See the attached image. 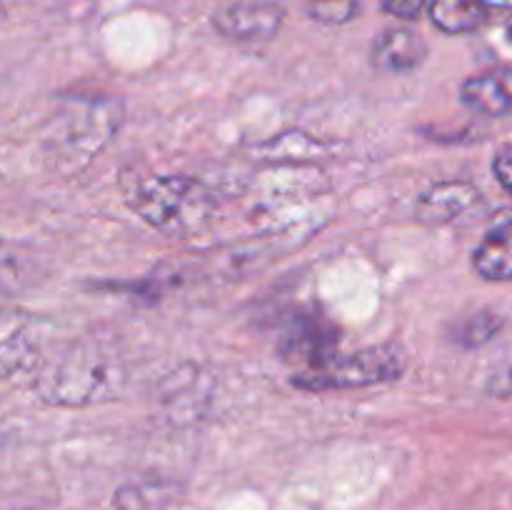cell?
Returning <instances> with one entry per match:
<instances>
[{
	"label": "cell",
	"mask_w": 512,
	"mask_h": 510,
	"mask_svg": "<svg viewBox=\"0 0 512 510\" xmlns=\"http://www.w3.org/2000/svg\"><path fill=\"white\" fill-rule=\"evenodd\" d=\"M123 378V368L115 355L105 353L100 345L78 343L40 365L35 393L50 405L80 408L115 398Z\"/></svg>",
	"instance_id": "1"
},
{
	"label": "cell",
	"mask_w": 512,
	"mask_h": 510,
	"mask_svg": "<svg viewBox=\"0 0 512 510\" xmlns=\"http://www.w3.org/2000/svg\"><path fill=\"white\" fill-rule=\"evenodd\" d=\"M130 205L150 228L188 238L213 220L215 193L188 175H150L130 190Z\"/></svg>",
	"instance_id": "2"
},
{
	"label": "cell",
	"mask_w": 512,
	"mask_h": 510,
	"mask_svg": "<svg viewBox=\"0 0 512 510\" xmlns=\"http://www.w3.org/2000/svg\"><path fill=\"white\" fill-rule=\"evenodd\" d=\"M120 103L108 98H75L53 118L48 155L65 175L80 173L108 145L120 125Z\"/></svg>",
	"instance_id": "3"
},
{
	"label": "cell",
	"mask_w": 512,
	"mask_h": 510,
	"mask_svg": "<svg viewBox=\"0 0 512 510\" xmlns=\"http://www.w3.org/2000/svg\"><path fill=\"white\" fill-rule=\"evenodd\" d=\"M405 370V353L398 345H370L353 355H333L318 368L298 370L293 375V385L303 390H345L380 385L400 378Z\"/></svg>",
	"instance_id": "4"
},
{
	"label": "cell",
	"mask_w": 512,
	"mask_h": 510,
	"mask_svg": "<svg viewBox=\"0 0 512 510\" xmlns=\"http://www.w3.org/2000/svg\"><path fill=\"white\" fill-rule=\"evenodd\" d=\"M38 358L35 320L23 310L0 308V383L28 370Z\"/></svg>",
	"instance_id": "5"
},
{
	"label": "cell",
	"mask_w": 512,
	"mask_h": 510,
	"mask_svg": "<svg viewBox=\"0 0 512 510\" xmlns=\"http://www.w3.org/2000/svg\"><path fill=\"white\" fill-rule=\"evenodd\" d=\"M285 10L275 3H235L213 15V25L230 40H268L280 30Z\"/></svg>",
	"instance_id": "6"
},
{
	"label": "cell",
	"mask_w": 512,
	"mask_h": 510,
	"mask_svg": "<svg viewBox=\"0 0 512 510\" xmlns=\"http://www.w3.org/2000/svg\"><path fill=\"white\" fill-rule=\"evenodd\" d=\"M460 98L473 113L488 118L512 115V65L468 78L460 88Z\"/></svg>",
	"instance_id": "7"
},
{
	"label": "cell",
	"mask_w": 512,
	"mask_h": 510,
	"mask_svg": "<svg viewBox=\"0 0 512 510\" xmlns=\"http://www.w3.org/2000/svg\"><path fill=\"white\" fill-rule=\"evenodd\" d=\"M478 203L480 190L475 185L463 183V180H448V183L433 185L420 195L415 215L428 225H445L458 220Z\"/></svg>",
	"instance_id": "8"
},
{
	"label": "cell",
	"mask_w": 512,
	"mask_h": 510,
	"mask_svg": "<svg viewBox=\"0 0 512 510\" xmlns=\"http://www.w3.org/2000/svg\"><path fill=\"white\" fill-rule=\"evenodd\" d=\"M428 55L423 35L408 28L385 30L373 45V65L385 73H410Z\"/></svg>",
	"instance_id": "9"
},
{
	"label": "cell",
	"mask_w": 512,
	"mask_h": 510,
	"mask_svg": "<svg viewBox=\"0 0 512 510\" xmlns=\"http://www.w3.org/2000/svg\"><path fill=\"white\" fill-rule=\"evenodd\" d=\"M473 268L480 278L505 283L512 280V215L500 218L473 253Z\"/></svg>",
	"instance_id": "10"
},
{
	"label": "cell",
	"mask_w": 512,
	"mask_h": 510,
	"mask_svg": "<svg viewBox=\"0 0 512 510\" xmlns=\"http://www.w3.org/2000/svg\"><path fill=\"white\" fill-rule=\"evenodd\" d=\"M338 338L333 335V330L323 328L320 323H300L293 325L285 335L283 353L285 358L293 360V363H300L303 368H318L325 360L333 358V350Z\"/></svg>",
	"instance_id": "11"
},
{
	"label": "cell",
	"mask_w": 512,
	"mask_h": 510,
	"mask_svg": "<svg viewBox=\"0 0 512 510\" xmlns=\"http://www.w3.org/2000/svg\"><path fill=\"white\" fill-rule=\"evenodd\" d=\"M490 8L483 0H433L430 18L443 33L463 35L475 33L488 23Z\"/></svg>",
	"instance_id": "12"
},
{
	"label": "cell",
	"mask_w": 512,
	"mask_h": 510,
	"mask_svg": "<svg viewBox=\"0 0 512 510\" xmlns=\"http://www.w3.org/2000/svg\"><path fill=\"white\" fill-rule=\"evenodd\" d=\"M33 280V263L20 245L0 238V293H15Z\"/></svg>",
	"instance_id": "13"
},
{
	"label": "cell",
	"mask_w": 512,
	"mask_h": 510,
	"mask_svg": "<svg viewBox=\"0 0 512 510\" xmlns=\"http://www.w3.org/2000/svg\"><path fill=\"white\" fill-rule=\"evenodd\" d=\"M500 328H503L500 315L485 310V313L473 315V318L463 325V330H460V340H463L468 348H478V345H485L488 340H493Z\"/></svg>",
	"instance_id": "14"
},
{
	"label": "cell",
	"mask_w": 512,
	"mask_h": 510,
	"mask_svg": "<svg viewBox=\"0 0 512 510\" xmlns=\"http://www.w3.org/2000/svg\"><path fill=\"white\" fill-rule=\"evenodd\" d=\"M358 10V3L353 0H318L313 8L315 18L325 20V23H345Z\"/></svg>",
	"instance_id": "15"
},
{
	"label": "cell",
	"mask_w": 512,
	"mask_h": 510,
	"mask_svg": "<svg viewBox=\"0 0 512 510\" xmlns=\"http://www.w3.org/2000/svg\"><path fill=\"white\" fill-rule=\"evenodd\" d=\"M113 510H155V500H150L143 490L128 488L115 495Z\"/></svg>",
	"instance_id": "16"
},
{
	"label": "cell",
	"mask_w": 512,
	"mask_h": 510,
	"mask_svg": "<svg viewBox=\"0 0 512 510\" xmlns=\"http://www.w3.org/2000/svg\"><path fill=\"white\" fill-rule=\"evenodd\" d=\"M428 5V0H383V8L385 13L395 15V18H403V20H415L423 8Z\"/></svg>",
	"instance_id": "17"
},
{
	"label": "cell",
	"mask_w": 512,
	"mask_h": 510,
	"mask_svg": "<svg viewBox=\"0 0 512 510\" xmlns=\"http://www.w3.org/2000/svg\"><path fill=\"white\" fill-rule=\"evenodd\" d=\"M493 173L498 178V183L512 193V145L510 148L498 150V155L493 160Z\"/></svg>",
	"instance_id": "18"
},
{
	"label": "cell",
	"mask_w": 512,
	"mask_h": 510,
	"mask_svg": "<svg viewBox=\"0 0 512 510\" xmlns=\"http://www.w3.org/2000/svg\"><path fill=\"white\" fill-rule=\"evenodd\" d=\"M490 43H493V48L498 50L500 55L512 58V18L505 20L503 25H498V28L493 30V35H490Z\"/></svg>",
	"instance_id": "19"
},
{
	"label": "cell",
	"mask_w": 512,
	"mask_h": 510,
	"mask_svg": "<svg viewBox=\"0 0 512 510\" xmlns=\"http://www.w3.org/2000/svg\"><path fill=\"white\" fill-rule=\"evenodd\" d=\"M488 8H508L512 10V0H483Z\"/></svg>",
	"instance_id": "20"
}]
</instances>
